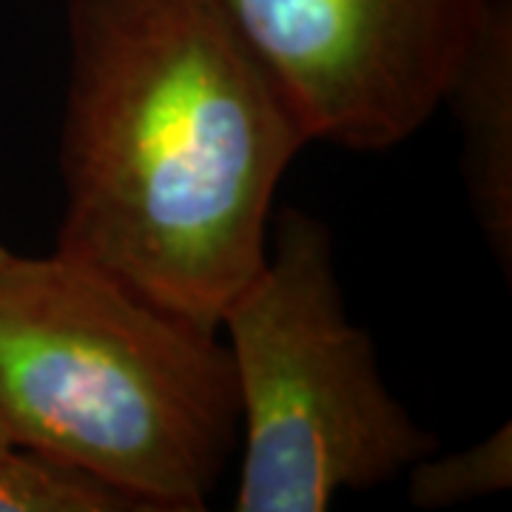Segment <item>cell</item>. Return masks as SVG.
I'll use <instances>...</instances> for the list:
<instances>
[{
	"mask_svg": "<svg viewBox=\"0 0 512 512\" xmlns=\"http://www.w3.org/2000/svg\"><path fill=\"white\" fill-rule=\"evenodd\" d=\"M0 512H140L114 487L15 447L0 458Z\"/></svg>",
	"mask_w": 512,
	"mask_h": 512,
	"instance_id": "cell-7",
	"label": "cell"
},
{
	"mask_svg": "<svg viewBox=\"0 0 512 512\" xmlns=\"http://www.w3.org/2000/svg\"><path fill=\"white\" fill-rule=\"evenodd\" d=\"M495 0H220L308 143L387 151L416 137Z\"/></svg>",
	"mask_w": 512,
	"mask_h": 512,
	"instance_id": "cell-4",
	"label": "cell"
},
{
	"mask_svg": "<svg viewBox=\"0 0 512 512\" xmlns=\"http://www.w3.org/2000/svg\"><path fill=\"white\" fill-rule=\"evenodd\" d=\"M220 330L239 399L237 512H322L439 450L350 319L319 217L274 211L265 262L228 302Z\"/></svg>",
	"mask_w": 512,
	"mask_h": 512,
	"instance_id": "cell-3",
	"label": "cell"
},
{
	"mask_svg": "<svg viewBox=\"0 0 512 512\" xmlns=\"http://www.w3.org/2000/svg\"><path fill=\"white\" fill-rule=\"evenodd\" d=\"M9 254V248H6V245H3V242H0V259H3V256Z\"/></svg>",
	"mask_w": 512,
	"mask_h": 512,
	"instance_id": "cell-9",
	"label": "cell"
},
{
	"mask_svg": "<svg viewBox=\"0 0 512 512\" xmlns=\"http://www.w3.org/2000/svg\"><path fill=\"white\" fill-rule=\"evenodd\" d=\"M55 251L220 330L308 146L220 0H66Z\"/></svg>",
	"mask_w": 512,
	"mask_h": 512,
	"instance_id": "cell-1",
	"label": "cell"
},
{
	"mask_svg": "<svg viewBox=\"0 0 512 512\" xmlns=\"http://www.w3.org/2000/svg\"><path fill=\"white\" fill-rule=\"evenodd\" d=\"M9 450H15V441H12V433H9V427H6V419H3V413H0V458L6 456Z\"/></svg>",
	"mask_w": 512,
	"mask_h": 512,
	"instance_id": "cell-8",
	"label": "cell"
},
{
	"mask_svg": "<svg viewBox=\"0 0 512 512\" xmlns=\"http://www.w3.org/2000/svg\"><path fill=\"white\" fill-rule=\"evenodd\" d=\"M439 109L461 134L470 211L504 279H512V0H495L450 74Z\"/></svg>",
	"mask_w": 512,
	"mask_h": 512,
	"instance_id": "cell-5",
	"label": "cell"
},
{
	"mask_svg": "<svg viewBox=\"0 0 512 512\" xmlns=\"http://www.w3.org/2000/svg\"><path fill=\"white\" fill-rule=\"evenodd\" d=\"M0 413L15 447L140 512L205 510L239 447L220 330L57 251L0 259Z\"/></svg>",
	"mask_w": 512,
	"mask_h": 512,
	"instance_id": "cell-2",
	"label": "cell"
},
{
	"mask_svg": "<svg viewBox=\"0 0 512 512\" xmlns=\"http://www.w3.org/2000/svg\"><path fill=\"white\" fill-rule=\"evenodd\" d=\"M407 495L419 510H447L512 487V427L504 421L487 439L458 453H430L407 473Z\"/></svg>",
	"mask_w": 512,
	"mask_h": 512,
	"instance_id": "cell-6",
	"label": "cell"
}]
</instances>
